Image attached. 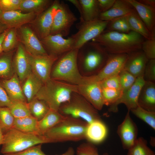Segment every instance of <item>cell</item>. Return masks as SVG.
Returning a JSON list of instances; mask_svg holds the SVG:
<instances>
[{"label": "cell", "mask_w": 155, "mask_h": 155, "mask_svg": "<svg viewBox=\"0 0 155 155\" xmlns=\"http://www.w3.org/2000/svg\"><path fill=\"white\" fill-rule=\"evenodd\" d=\"M134 9L126 0H116L110 9L100 13L99 19L102 21H109L115 18L127 15Z\"/></svg>", "instance_id": "23"}, {"label": "cell", "mask_w": 155, "mask_h": 155, "mask_svg": "<svg viewBox=\"0 0 155 155\" xmlns=\"http://www.w3.org/2000/svg\"><path fill=\"white\" fill-rule=\"evenodd\" d=\"M15 118L7 107H0V128L3 134L13 128Z\"/></svg>", "instance_id": "36"}, {"label": "cell", "mask_w": 155, "mask_h": 155, "mask_svg": "<svg viewBox=\"0 0 155 155\" xmlns=\"http://www.w3.org/2000/svg\"><path fill=\"white\" fill-rule=\"evenodd\" d=\"M145 40L133 31L125 33L104 30L91 41L101 45L109 54H129L141 49Z\"/></svg>", "instance_id": "1"}, {"label": "cell", "mask_w": 155, "mask_h": 155, "mask_svg": "<svg viewBox=\"0 0 155 155\" xmlns=\"http://www.w3.org/2000/svg\"><path fill=\"white\" fill-rule=\"evenodd\" d=\"M58 111L63 115L80 119L88 124L101 120L98 110L82 96L76 92L72 94L68 101L61 104Z\"/></svg>", "instance_id": "6"}, {"label": "cell", "mask_w": 155, "mask_h": 155, "mask_svg": "<svg viewBox=\"0 0 155 155\" xmlns=\"http://www.w3.org/2000/svg\"><path fill=\"white\" fill-rule=\"evenodd\" d=\"M77 19L67 4L60 2L54 15L50 35L60 34L63 37L69 34Z\"/></svg>", "instance_id": "9"}, {"label": "cell", "mask_w": 155, "mask_h": 155, "mask_svg": "<svg viewBox=\"0 0 155 155\" xmlns=\"http://www.w3.org/2000/svg\"><path fill=\"white\" fill-rule=\"evenodd\" d=\"M81 7L80 22L99 19L100 12L97 0H79Z\"/></svg>", "instance_id": "26"}, {"label": "cell", "mask_w": 155, "mask_h": 155, "mask_svg": "<svg viewBox=\"0 0 155 155\" xmlns=\"http://www.w3.org/2000/svg\"><path fill=\"white\" fill-rule=\"evenodd\" d=\"M12 53L3 52L0 54V78L8 79L13 75L12 60Z\"/></svg>", "instance_id": "32"}, {"label": "cell", "mask_w": 155, "mask_h": 155, "mask_svg": "<svg viewBox=\"0 0 155 155\" xmlns=\"http://www.w3.org/2000/svg\"><path fill=\"white\" fill-rule=\"evenodd\" d=\"M7 29L0 35V54L3 52L2 43L5 36L7 32Z\"/></svg>", "instance_id": "53"}, {"label": "cell", "mask_w": 155, "mask_h": 155, "mask_svg": "<svg viewBox=\"0 0 155 155\" xmlns=\"http://www.w3.org/2000/svg\"><path fill=\"white\" fill-rule=\"evenodd\" d=\"M107 129L102 120L88 124L86 134V139L93 144H99L105 139Z\"/></svg>", "instance_id": "25"}, {"label": "cell", "mask_w": 155, "mask_h": 155, "mask_svg": "<svg viewBox=\"0 0 155 155\" xmlns=\"http://www.w3.org/2000/svg\"><path fill=\"white\" fill-rule=\"evenodd\" d=\"M17 39L16 33L14 28H8L2 43L3 52L10 51L16 45Z\"/></svg>", "instance_id": "39"}, {"label": "cell", "mask_w": 155, "mask_h": 155, "mask_svg": "<svg viewBox=\"0 0 155 155\" xmlns=\"http://www.w3.org/2000/svg\"><path fill=\"white\" fill-rule=\"evenodd\" d=\"M35 15L33 12L23 13L19 10L3 12L0 15V21L8 28H17L30 21Z\"/></svg>", "instance_id": "19"}, {"label": "cell", "mask_w": 155, "mask_h": 155, "mask_svg": "<svg viewBox=\"0 0 155 155\" xmlns=\"http://www.w3.org/2000/svg\"><path fill=\"white\" fill-rule=\"evenodd\" d=\"M60 3L59 0L54 1L52 4L40 16L37 25L42 39L50 34L54 15Z\"/></svg>", "instance_id": "21"}, {"label": "cell", "mask_w": 155, "mask_h": 155, "mask_svg": "<svg viewBox=\"0 0 155 155\" xmlns=\"http://www.w3.org/2000/svg\"><path fill=\"white\" fill-rule=\"evenodd\" d=\"M41 43L52 53L51 54L57 57L73 49L71 38L65 39L60 34L49 35L42 39Z\"/></svg>", "instance_id": "15"}, {"label": "cell", "mask_w": 155, "mask_h": 155, "mask_svg": "<svg viewBox=\"0 0 155 155\" xmlns=\"http://www.w3.org/2000/svg\"><path fill=\"white\" fill-rule=\"evenodd\" d=\"M129 112L128 111L117 130L123 148L128 150L134 144L137 139L138 134L137 126L131 117Z\"/></svg>", "instance_id": "14"}, {"label": "cell", "mask_w": 155, "mask_h": 155, "mask_svg": "<svg viewBox=\"0 0 155 155\" xmlns=\"http://www.w3.org/2000/svg\"><path fill=\"white\" fill-rule=\"evenodd\" d=\"M121 89L123 92L130 88L135 82L137 78L130 73L123 69L119 73Z\"/></svg>", "instance_id": "42"}, {"label": "cell", "mask_w": 155, "mask_h": 155, "mask_svg": "<svg viewBox=\"0 0 155 155\" xmlns=\"http://www.w3.org/2000/svg\"><path fill=\"white\" fill-rule=\"evenodd\" d=\"M130 111L154 130H155V112L147 111L139 106Z\"/></svg>", "instance_id": "37"}, {"label": "cell", "mask_w": 155, "mask_h": 155, "mask_svg": "<svg viewBox=\"0 0 155 155\" xmlns=\"http://www.w3.org/2000/svg\"><path fill=\"white\" fill-rule=\"evenodd\" d=\"M22 87L28 103L36 96L44 83L32 71L24 81Z\"/></svg>", "instance_id": "27"}, {"label": "cell", "mask_w": 155, "mask_h": 155, "mask_svg": "<svg viewBox=\"0 0 155 155\" xmlns=\"http://www.w3.org/2000/svg\"><path fill=\"white\" fill-rule=\"evenodd\" d=\"M38 121L32 115L15 118L13 128L25 133L39 135Z\"/></svg>", "instance_id": "30"}, {"label": "cell", "mask_w": 155, "mask_h": 155, "mask_svg": "<svg viewBox=\"0 0 155 155\" xmlns=\"http://www.w3.org/2000/svg\"><path fill=\"white\" fill-rule=\"evenodd\" d=\"M49 0H22L20 10L29 12H42L48 8L52 4Z\"/></svg>", "instance_id": "31"}, {"label": "cell", "mask_w": 155, "mask_h": 155, "mask_svg": "<svg viewBox=\"0 0 155 155\" xmlns=\"http://www.w3.org/2000/svg\"><path fill=\"white\" fill-rule=\"evenodd\" d=\"M67 1L72 3L76 7L80 14L81 9V5L79 0H68Z\"/></svg>", "instance_id": "52"}, {"label": "cell", "mask_w": 155, "mask_h": 155, "mask_svg": "<svg viewBox=\"0 0 155 155\" xmlns=\"http://www.w3.org/2000/svg\"><path fill=\"white\" fill-rule=\"evenodd\" d=\"M4 140V134L0 128V145H2Z\"/></svg>", "instance_id": "56"}, {"label": "cell", "mask_w": 155, "mask_h": 155, "mask_svg": "<svg viewBox=\"0 0 155 155\" xmlns=\"http://www.w3.org/2000/svg\"><path fill=\"white\" fill-rule=\"evenodd\" d=\"M3 13V12L1 9L0 6V15H1L2 13Z\"/></svg>", "instance_id": "57"}, {"label": "cell", "mask_w": 155, "mask_h": 155, "mask_svg": "<svg viewBox=\"0 0 155 155\" xmlns=\"http://www.w3.org/2000/svg\"><path fill=\"white\" fill-rule=\"evenodd\" d=\"M123 93L121 89L102 88V94L104 104L109 106L113 104L121 98Z\"/></svg>", "instance_id": "38"}, {"label": "cell", "mask_w": 155, "mask_h": 155, "mask_svg": "<svg viewBox=\"0 0 155 155\" xmlns=\"http://www.w3.org/2000/svg\"><path fill=\"white\" fill-rule=\"evenodd\" d=\"M27 53L32 71L44 84L51 79L52 67L58 57L52 54L33 55Z\"/></svg>", "instance_id": "11"}, {"label": "cell", "mask_w": 155, "mask_h": 155, "mask_svg": "<svg viewBox=\"0 0 155 155\" xmlns=\"http://www.w3.org/2000/svg\"><path fill=\"white\" fill-rule=\"evenodd\" d=\"M138 106L147 111L155 112V83L146 81L138 98Z\"/></svg>", "instance_id": "24"}, {"label": "cell", "mask_w": 155, "mask_h": 155, "mask_svg": "<svg viewBox=\"0 0 155 155\" xmlns=\"http://www.w3.org/2000/svg\"><path fill=\"white\" fill-rule=\"evenodd\" d=\"M123 69L135 78L143 76L144 71L148 59L142 49L128 54Z\"/></svg>", "instance_id": "17"}, {"label": "cell", "mask_w": 155, "mask_h": 155, "mask_svg": "<svg viewBox=\"0 0 155 155\" xmlns=\"http://www.w3.org/2000/svg\"><path fill=\"white\" fill-rule=\"evenodd\" d=\"M78 49H73L61 55L51 73V79L69 82L78 85L83 76L78 68L77 57Z\"/></svg>", "instance_id": "4"}, {"label": "cell", "mask_w": 155, "mask_h": 155, "mask_svg": "<svg viewBox=\"0 0 155 155\" xmlns=\"http://www.w3.org/2000/svg\"><path fill=\"white\" fill-rule=\"evenodd\" d=\"M9 108L15 118H20L32 115L27 102L16 100L11 101Z\"/></svg>", "instance_id": "35"}, {"label": "cell", "mask_w": 155, "mask_h": 155, "mask_svg": "<svg viewBox=\"0 0 155 155\" xmlns=\"http://www.w3.org/2000/svg\"><path fill=\"white\" fill-rule=\"evenodd\" d=\"M65 116L62 121L43 135L48 143L78 142L86 139L88 123L80 119Z\"/></svg>", "instance_id": "2"}, {"label": "cell", "mask_w": 155, "mask_h": 155, "mask_svg": "<svg viewBox=\"0 0 155 155\" xmlns=\"http://www.w3.org/2000/svg\"><path fill=\"white\" fill-rule=\"evenodd\" d=\"M65 117L58 111L50 109L41 119L38 121L39 135H43L46 132L62 121Z\"/></svg>", "instance_id": "28"}, {"label": "cell", "mask_w": 155, "mask_h": 155, "mask_svg": "<svg viewBox=\"0 0 155 155\" xmlns=\"http://www.w3.org/2000/svg\"><path fill=\"white\" fill-rule=\"evenodd\" d=\"M42 144H38L20 152L4 155H47L42 150Z\"/></svg>", "instance_id": "46"}, {"label": "cell", "mask_w": 155, "mask_h": 155, "mask_svg": "<svg viewBox=\"0 0 155 155\" xmlns=\"http://www.w3.org/2000/svg\"><path fill=\"white\" fill-rule=\"evenodd\" d=\"M22 0H0V6L3 12L20 10Z\"/></svg>", "instance_id": "45"}, {"label": "cell", "mask_w": 155, "mask_h": 155, "mask_svg": "<svg viewBox=\"0 0 155 155\" xmlns=\"http://www.w3.org/2000/svg\"><path fill=\"white\" fill-rule=\"evenodd\" d=\"M76 154L77 155H100L96 146L88 142L83 143L77 147ZM102 155H109L105 153Z\"/></svg>", "instance_id": "41"}, {"label": "cell", "mask_w": 155, "mask_h": 155, "mask_svg": "<svg viewBox=\"0 0 155 155\" xmlns=\"http://www.w3.org/2000/svg\"><path fill=\"white\" fill-rule=\"evenodd\" d=\"M145 82L143 76L137 78L132 86L123 92L121 98L115 103L109 106V111L117 112L118 106L121 104H124L129 111L136 108L138 106L137 101L140 92Z\"/></svg>", "instance_id": "13"}, {"label": "cell", "mask_w": 155, "mask_h": 155, "mask_svg": "<svg viewBox=\"0 0 155 155\" xmlns=\"http://www.w3.org/2000/svg\"><path fill=\"white\" fill-rule=\"evenodd\" d=\"M12 65L20 82L24 81L32 71L27 53L21 44L18 46Z\"/></svg>", "instance_id": "18"}, {"label": "cell", "mask_w": 155, "mask_h": 155, "mask_svg": "<svg viewBox=\"0 0 155 155\" xmlns=\"http://www.w3.org/2000/svg\"><path fill=\"white\" fill-rule=\"evenodd\" d=\"M141 49L148 60L155 59V35L144 40Z\"/></svg>", "instance_id": "40"}, {"label": "cell", "mask_w": 155, "mask_h": 155, "mask_svg": "<svg viewBox=\"0 0 155 155\" xmlns=\"http://www.w3.org/2000/svg\"><path fill=\"white\" fill-rule=\"evenodd\" d=\"M47 143L43 135L25 133L13 128L4 134L0 152L3 154L15 153Z\"/></svg>", "instance_id": "5"}, {"label": "cell", "mask_w": 155, "mask_h": 155, "mask_svg": "<svg viewBox=\"0 0 155 155\" xmlns=\"http://www.w3.org/2000/svg\"><path fill=\"white\" fill-rule=\"evenodd\" d=\"M147 141L143 137L137 138L128 150L127 155H155L154 152L147 146Z\"/></svg>", "instance_id": "34"}, {"label": "cell", "mask_w": 155, "mask_h": 155, "mask_svg": "<svg viewBox=\"0 0 155 155\" xmlns=\"http://www.w3.org/2000/svg\"><path fill=\"white\" fill-rule=\"evenodd\" d=\"M126 1L135 9L150 33H155V8L144 5L137 0Z\"/></svg>", "instance_id": "20"}, {"label": "cell", "mask_w": 155, "mask_h": 155, "mask_svg": "<svg viewBox=\"0 0 155 155\" xmlns=\"http://www.w3.org/2000/svg\"><path fill=\"white\" fill-rule=\"evenodd\" d=\"M21 38L28 53L33 55H48L41 42L32 30L28 27H21L20 29Z\"/></svg>", "instance_id": "16"}, {"label": "cell", "mask_w": 155, "mask_h": 155, "mask_svg": "<svg viewBox=\"0 0 155 155\" xmlns=\"http://www.w3.org/2000/svg\"><path fill=\"white\" fill-rule=\"evenodd\" d=\"M0 84L11 101L27 102L20 85V82L15 73L9 79L0 80Z\"/></svg>", "instance_id": "22"}, {"label": "cell", "mask_w": 155, "mask_h": 155, "mask_svg": "<svg viewBox=\"0 0 155 155\" xmlns=\"http://www.w3.org/2000/svg\"><path fill=\"white\" fill-rule=\"evenodd\" d=\"M74 153L73 148L72 147H69L65 152L61 155H74Z\"/></svg>", "instance_id": "54"}, {"label": "cell", "mask_w": 155, "mask_h": 155, "mask_svg": "<svg viewBox=\"0 0 155 155\" xmlns=\"http://www.w3.org/2000/svg\"><path fill=\"white\" fill-rule=\"evenodd\" d=\"M146 81L155 82V59L149 60L146 66L143 75Z\"/></svg>", "instance_id": "44"}, {"label": "cell", "mask_w": 155, "mask_h": 155, "mask_svg": "<svg viewBox=\"0 0 155 155\" xmlns=\"http://www.w3.org/2000/svg\"><path fill=\"white\" fill-rule=\"evenodd\" d=\"M8 28L0 21V35Z\"/></svg>", "instance_id": "55"}, {"label": "cell", "mask_w": 155, "mask_h": 155, "mask_svg": "<svg viewBox=\"0 0 155 155\" xmlns=\"http://www.w3.org/2000/svg\"><path fill=\"white\" fill-rule=\"evenodd\" d=\"M128 15L123 17L122 28L123 33H127L131 31L128 20Z\"/></svg>", "instance_id": "50"}, {"label": "cell", "mask_w": 155, "mask_h": 155, "mask_svg": "<svg viewBox=\"0 0 155 155\" xmlns=\"http://www.w3.org/2000/svg\"><path fill=\"white\" fill-rule=\"evenodd\" d=\"M28 104L31 115L38 121L41 119L50 109L44 102L35 96Z\"/></svg>", "instance_id": "33"}, {"label": "cell", "mask_w": 155, "mask_h": 155, "mask_svg": "<svg viewBox=\"0 0 155 155\" xmlns=\"http://www.w3.org/2000/svg\"><path fill=\"white\" fill-rule=\"evenodd\" d=\"M137 1L144 5L155 8V0H139Z\"/></svg>", "instance_id": "51"}, {"label": "cell", "mask_w": 155, "mask_h": 155, "mask_svg": "<svg viewBox=\"0 0 155 155\" xmlns=\"http://www.w3.org/2000/svg\"><path fill=\"white\" fill-rule=\"evenodd\" d=\"M109 21L99 19L90 21L80 22L77 24L78 32L70 37L73 49H79L84 44L97 37L106 28Z\"/></svg>", "instance_id": "8"}, {"label": "cell", "mask_w": 155, "mask_h": 155, "mask_svg": "<svg viewBox=\"0 0 155 155\" xmlns=\"http://www.w3.org/2000/svg\"><path fill=\"white\" fill-rule=\"evenodd\" d=\"M102 89L110 88L121 89L119 74L114 75L100 82Z\"/></svg>", "instance_id": "43"}, {"label": "cell", "mask_w": 155, "mask_h": 155, "mask_svg": "<svg viewBox=\"0 0 155 155\" xmlns=\"http://www.w3.org/2000/svg\"><path fill=\"white\" fill-rule=\"evenodd\" d=\"M127 54H109L103 67L96 74L87 76L89 80L100 82L108 78L118 75L123 69L127 59Z\"/></svg>", "instance_id": "12"}, {"label": "cell", "mask_w": 155, "mask_h": 155, "mask_svg": "<svg viewBox=\"0 0 155 155\" xmlns=\"http://www.w3.org/2000/svg\"><path fill=\"white\" fill-rule=\"evenodd\" d=\"M78 85L51 79L44 84L35 97L44 102L50 109L58 111L61 104L77 93Z\"/></svg>", "instance_id": "3"}, {"label": "cell", "mask_w": 155, "mask_h": 155, "mask_svg": "<svg viewBox=\"0 0 155 155\" xmlns=\"http://www.w3.org/2000/svg\"><path fill=\"white\" fill-rule=\"evenodd\" d=\"M11 102L6 91L0 84V107H8Z\"/></svg>", "instance_id": "49"}, {"label": "cell", "mask_w": 155, "mask_h": 155, "mask_svg": "<svg viewBox=\"0 0 155 155\" xmlns=\"http://www.w3.org/2000/svg\"><path fill=\"white\" fill-rule=\"evenodd\" d=\"M79 49L84 52L80 60L87 71L100 70L106 64L109 54L99 44L92 41L84 44Z\"/></svg>", "instance_id": "7"}, {"label": "cell", "mask_w": 155, "mask_h": 155, "mask_svg": "<svg viewBox=\"0 0 155 155\" xmlns=\"http://www.w3.org/2000/svg\"><path fill=\"white\" fill-rule=\"evenodd\" d=\"M131 30L142 36L145 39L150 38L155 33L152 34L141 20L135 9L127 15Z\"/></svg>", "instance_id": "29"}, {"label": "cell", "mask_w": 155, "mask_h": 155, "mask_svg": "<svg viewBox=\"0 0 155 155\" xmlns=\"http://www.w3.org/2000/svg\"><path fill=\"white\" fill-rule=\"evenodd\" d=\"M100 82L90 80L83 77L78 85L77 93L90 103L97 110H101L104 105Z\"/></svg>", "instance_id": "10"}, {"label": "cell", "mask_w": 155, "mask_h": 155, "mask_svg": "<svg viewBox=\"0 0 155 155\" xmlns=\"http://www.w3.org/2000/svg\"><path fill=\"white\" fill-rule=\"evenodd\" d=\"M116 0H97L98 6L101 13L108 10L113 6Z\"/></svg>", "instance_id": "48"}, {"label": "cell", "mask_w": 155, "mask_h": 155, "mask_svg": "<svg viewBox=\"0 0 155 155\" xmlns=\"http://www.w3.org/2000/svg\"><path fill=\"white\" fill-rule=\"evenodd\" d=\"M123 17L117 18L109 21L106 28L107 30L123 32Z\"/></svg>", "instance_id": "47"}]
</instances>
